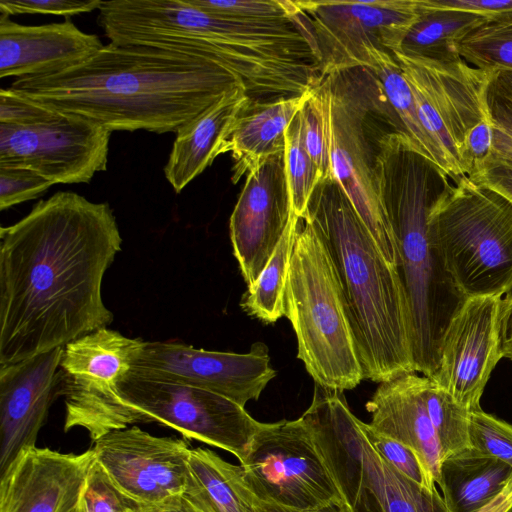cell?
<instances>
[{
	"label": "cell",
	"instance_id": "cell-38",
	"mask_svg": "<svg viewBox=\"0 0 512 512\" xmlns=\"http://www.w3.org/2000/svg\"><path fill=\"white\" fill-rule=\"evenodd\" d=\"M53 184L37 172L17 166H0V209L5 210L43 194Z\"/></svg>",
	"mask_w": 512,
	"mask_h": 512
},
{
	"label": "cell",
	"instance_id": "cell-20",
	"mask_svg": "<svg viewBox=\"0 0 512 512\" xmlns=\"http://www.w3.org/2000/svg\"><path fill=\"white\" fill-rule=\"evenodd\" d=\"M93 450H22L0 473V512H75Z\"/></svg>",
	"mask_w": 512,
	"mask_h": 512
},
{
	"label": "cell",
	"instance_id": "cell-34",
	"mask_svg": "<svg viewBox=\"0 0 512 512\" xmlns=\"http://www.w3.org/2000/svg\"><path fill=\"white\" fill-rule=\"evenodd\" d=\"M75 512H141V505L122 493L94 458Z\"/></svg>",
	"mask_w": 512,
	"mask_h": 512
},
{
	"label": "cell",
	"instance_id": "cell-33",
	"mask_svg": "<svg viewBox=\"0 0 512 512\" xmlns=\"http://www.w3.org/2000/svg\"><path fill=\"white\" fill-rule=\"evenodd\" d=\"M285 161L293 210L302 218L322 176L304 147L299 112L286 131Z\"/></svg>",
	"mask_w": 512,
	"mask_h": 512
},
{
	"label": "cell",
	"instance_id": "cell-30",
	"mask_svg": "<svg viewBox=\"0 0 512 512\" xmlns=\"http://www.w3.org/2000/svg\"><path fill=\"white\" fill-rule=\"evenodd\" d=\"M422 397L443 459L471 448L469 441L470 411L426 376H423L422 379Z\"/></svg>",
	"mask_w": 512,
	"mask_h": 512
},
{
	"label": "cell",
	"instance_id": "cell-23",
	"mask_svg": "<svg viewBox=\"0 0 512 512\" xmlns=\"http://www.w3.org/2000/svg\"><path fill=\"white\" fill-rule=\"evenodd\" d=\"M248 100L244 87L235 88L176 132L164 166L165 178L176 193L222 154L226 138Z\"/></svg>",
	"mask_w": 512,
	"mask_h": 512
},
{
	"label": "cell",
	"instance_id": "cell-17",
	"mask_svg": "<svg viewBox=\"0 0 512 512\" xmlns=\"http://www.w3.org/2000/svg\"><path fill=\"white\" fill-rule=\"evenodd\" d=\"M502 298H467L442 338L439 366L431 378L469 411L480 399L491 372L502 358Z\"/></svg>",
	"mask_w": 512,
	"mask_h": 512
},
{
	"label": "cell",
	"instance_id": "cell-1",
	"mask_svg": "<svg viewBox=\"0 0 512 512\" xmlns=\"http://www.w3.org/2000/svg\"><path fill=\"white\" fill-rule=\"evenodd\" d=\"M122 237L108 203L70 191L0 230V365L64 347L114 319L104 275Z\"/></svg>",
	"mask_w": 512,
	"mask_h": 512
},
{
	"label": "cell",
	"instance_id": "cell-25",
	"mask_svg": "<svg viewBox=\"0 0 512 512\" xmlns=\"http://www.w3.org/2000/svg\"><path fill=\"white\" fill-rule=\"evenodd\" d=\"M512 480V468L472 447L445 457L437 485L448 512H478Z\"/></svg>",
	"mask_w": 512,
	"mask_h": 512
},
{
	"label": "cell",
	"instance_id": "cell-5",
	"mask_svg": "<svg viewBox=\"0 0 512 512\" xmlns=\"http://www.w3.org/2000/svg\"><path fill=\"white\" fill-rule=\"evenodd\" d=\"M297 357L316 384L344 391L364 380L336 270L314 227L300 218L285 290Z\"/></svg>",
	"mask_w": 512,
	"mask_h": 512
},
{
	"label": "cell",
	"instance_id": "cell-37",
	"mask_svg": "<svg viewBox=\"0 0 512 512\" xmlns=\"http://www.w3.org/2000/svg\"><path fill=\"white\" fill-rule=\"evenodd\" d=\"M367 435L382 457L401 474L428 490H437L436 482L414 450L388 436L374 431L368 423Z\"/></svg>",
	"mask_w": 512,
	"mask_h": 512
},
{
	"label": "cell",
	"instance_id": "cell-11",
	"mask_svg": "<svg viewBox=\"0 0 512 512\" xmlns=\"http://www.w3.org/2000/svg\"><path fill=\"white\" fill-rule=\"evenodd\" d=\"M240 466L264 503L311 511L343 501L301 417L263 423Z\"/></svg>",
	"mask_w": 512,
	"mask_h": 512
},
{
	"label": "cell",
	"instance_id": "cell-46",
	"mask_svg": "<svg viewBox=\"0 0 512 512\" xmlns=\"http://www.w3.org/2000/svg\"><path fill=\"white\" fill-rule=\"evenodd\" d=\"M141 512H202L183 494L155 505H141Z\"/></svg>",
	"mask_w": 512,
	"mask_h": 512
},
{
	"label": "cell",
	"instance_id": "cell-43",
	"mask_svg": "<svg viewBox=\"0 0 512 512\" xmlns=\"http://www.w3.org/2000/svg\"><path fill=\"white\" fill-rule=\"evenodd\" d=\"M434 5L472 12L488 23L512 22V0H431Z\"/></svg>",
	"mask_w": 512,
	"mask_h": 512
},
{
	"label": "cell",
	"instance_id": "cell-27",
	"mask_svg": "<svg viewBox=\"0 0 512 512\" xmlns=\"http://www.w3.org/2000/svg\"><path fill=\"white\" fill-rule=\"evenodd\" d=\"M419 5L417 20L397 51L408 57L436 61L459 59L460 42L471 31L488 23L478 14L437 6L431 0H419Z\"/></svg>",
	"mask_w": 512,
	"mask_h": 512
},
{
	"label": "cell",
	"instance_id": "cell-10",
	"mask_svg": "<svg viewBox=\"0 0 512 512\" xmlns=\"http://www.w3.org/2000/svg\"><path fill=\"white\" fill-rule=\"evenodd\" d=\"M307 27L321 77L371 64L372 49L393 53L419 15V0L292 1Z\"/></svg>",
	"mask_w": 512,
	"mask_h": 512
},
{
	"label": "cell",
	"instance_id": "cell-47",
	"mask_svg": "<svg viewBox=\"0 0 512 512\" xmlns=\"http://www.w3.org/2000/svg\"><path fill=\"white\" fill-rule=\"evenodd\" d=\"M256 512H350L347 505L343 502H334L331 503L325 507H322L317 510H311V511H299V510H292L283 508L277 505H272L268 503H264L261 501L260 505L258 506Z\"/></svg>",
	"mask_w": 512,
	"mask_h": 512
},
{
	"label": "cell",
	"instance_id": "cell-9",
	"mask_svg": "<svg viewBox=\"0 0 512 512\" xmlns=\"http://www.w3.org/2000/svg\"><path fill=\"white\" fill-rule=\"evenodd\" d=\"M152 422L172 428L186 439L228 451L239 463L263 424L245 407L217 393L129 371L117 384L104 434Z\"/></svg>",
	"mask_w": 512,
	"mask_h": 512
},
{
	"label": "cell",
	"instance_id": "cell-6",
	"mask_svg": "<svg viewBox=\"0 0 512 512\" xmlns=\"http://www.w3.org/2000/svg\"><path fill=\"white\" fill-rule=\"evenodd\" d=\"M301 418L350 512H448L438 490L417 484L382 457L342 391L315 383Z\"/></svg>",
	"mask_w": 512,
	"mask_h": 512
},
{
	"label": "cell",
	"instance_id": "cell-14",
	"mask_svg": "<svg viewBox=\"0 0 512 512\" xmlns=\"http://www.w3.org/2000/svg\"><path fill=\"white\" fill-rule=\"evenodd\" d=\"M130 372L141 377L189 385L222 395L242 407L258 400L276 376L269 349L252 344L248 353L207 351L172 341H142Z\"/></svg>",
	"mask_w": 512,
	"mask_h": 512
},
{
	"label": "cell",
	"instance_id": "cell-2",
	"mask_svg": "<svg viewBox=\"0 0 512 512\" xmlns=\"http://www.w3.org/2000/svg\"><path fill=\"white\" fill-rule=\"evenodd\" d=\"M238 87H244L240 78L205 58L111 42L75 67L19 78L10 86L52 111L87 118L111 132L158 134L176 133Z\"/></svg>",
	"mask_w": 512,
	"mask_h": 512
},
{
	"label": "cell",
	"instance_id": "cell-42",
	"mask_svg": "<svg viewBox=\"0 0 512 512\" xmlns=\"http://www.w3.org/2000/svg\"><path fill=\"white\" fill-rule=\"evenodd\" d=\"M493 129L489 120L473 127L465 137L459 150V161L464 176H470L481 168L491 156Z\"/></svg>",
	"mask_w": 512,
	"mask_h": 512
},
{
	"label": "cell",
	"instance_id": "cell-35",
	"mask_svg": "<svg viewBox=\"0 0 512 512\" xmlns=\"http://www.w3.org/2000/svg\"><path fill=\"white\" fill-rule=\"evenodd\" d=\"M469 441L473 449L512 468V425L484 412L469 413Z\"/></svg>",
	"mask_w": 512,
	"mask_h": 512
},
{
	"label": "cell",
	"instance_id": "cell-29",
	"mask_svg": "<svg viewBox=\"0 0 512 512\" xmlns=\"http://www.w3.org/2000/svg\"><path fill=\"white\" fill-rule=\"evenodd\" d=\"M299 220L295 214L292 216L273 255L240 302L247 314L267 324L285 316L286 283Z\"/></svg>",
	"mask_w": 512,
	"mask_h": 512
},
{
	"label": "cell",
	"instance_id": "cell-15",
	"mask_svg": "<svg viewBox=\"0 0 512 512\" xmlns=\"http://www.w3.org/2000/svg\"><path fill=\"white\" fill-rule=\"evenodd\" d=\"M142 341L105 327L63 347L59 371L65 432L83 428L93 442L104 435L117 384L129 372Z\"/></svg>",
	"mask_w": 512,
	"mask_h": 512
},
{
	"label": "cell",
	"instance_id": "cell-32",
	"mask_svg": "<svg viewBox=\"0 0 512 512\" xmlns=\"http://www.w3.org/2000/svg\"><path fill=\"white\" fill-rule=\"evenodd\" d=\"M458 50L474 67L512 70V22L479 26L460 42Z\"/></svg>",
	"mask_w": 512,
	"mask_h": 512
},
{
	"label": "cell",
	"instance_id": "cell-22",
	"mask_svg": "<svg viewBox=\"0 0 512 512\" xmlns=\"http://www.w3.org/2000/svg\"><path fill=\"white\" fill-rule=\"evenodd\" d=\"M422 379L412 372L379 383L366 410L369 426L414 450L437 484L443 454L423 401Z\"/></svg>",
	"mask_w": 512,
	"mask_h": 512
},
{
	"label": "cell",
	"instance_id": "cell-16",
	"mask_svg": "<svg viewBox=\"0 0 512 512\" xmlns=\"http://www.w3.org/2000/svg\"><path fill=\"white\" fill-rule=\"evenodd\" d=\"M191 449L184 437L154 436L136 425L104 434L92 448L113 484L140 505L184 493Z\"/></svg>",
	"mask_w": 512,
	"mask_h": 512
},
{
	"label": "cell",
	"instance_id": "cell-26",
	"mask_svg": "<svg viewBox=\"0 0 512 512\" xmlns=\"http://www.w3.org/2000/svg\"><path fill=\"white\" fill-rule=\"evenodd\" d=\"M183 495L202 512H256L261 501L240 465L205 448H192Z\"/></svg>",
	"mask_w": 512,
	"mask_h": 512
},
{
	"label": "cell",
	"instance_id": "cell-4",
	"mask_svg": "<svg viewBox=\"0 0 512 512\" xmlns=\"http://www.w3.org/2000/svg\"><path fill=\"white\" fill-rule=\"evenodd\" d=\"M302 218L333 261L364 379L382 383L415 372L410 311L397 268L332 175L318 182Z\"/></svg>",
	"mask_w": 512,
	"mask_h": 512
},
{
	"label": "cell",
	"instance_id": "cell-48",
	"mask_svg": "<svg viewBox=\"0 0 512 512\" xmlns=\"http://www.w3.org/2000/svg\"><path fill=\"white\" fill-rule=\"evenodd\" d=\"M509 512H512V508L510 509V511H509Z\"/></svg>",
	"mask_w": 512,
	"mask_h": 512
},
{
	"label": "cell",
	"instance_id": "cell-24",
	"mask_svg": "<svg viewBox=\"0 0 512 512\" xmlns=\"http://www.w3.org/2000/svg\"><path fill=\"white\" fill-rule=\"evenodd\" d=\"M309 93L272 100L249 98L222 148L233 159V183L268 157L284 152L286 131Z\"/></svg>",
	"mask_w": 512,
	"mask_h": 512
},
{
	"label": "cell",
	"instance_id": "cell-31",
	"mask_svg": "<svg viewBox=\"0 0 512 512\" xmlns=\"http://www.w3.org/2000/svg\"><path fill=\"white\" fill-rule=\"evenodd\" d=\"M485 108L493 129V159L512 166V70H489Z\"/></svg>",
	"mask_w": 512,
	"mask_h": 512
},
{
	"label": "cell",
	"instance_id": "cell-19",
	"mask_svg": "<svg viewBox=\"0 0 512 512\" xmlns=\"http://www.w3.org/2000/svg\"><path fill=\"white\" fill-rule=\"evenodd\" d=\"M63 347L0 365V473L22 450L36 446L50 406L61 396Z\"/></svg>",
	"mask_w": 512,
	"mask_h": 512
},
{
	"label": "cell",
	"instance_id": "cell-3",
	"mask_svg": "<svg viewBox=\"0 0 512 512\" xmlns=\"http://www.w3.org/2000/svg\"><path fill=\"white\" fill-rule=\"evenodd\" d=\"M374 188L397 248V271L411 318L415 372H437L444 332L466 298L457 290L433 246L429 217L452 186L449 176L402 133L377 142Z\"/></svg>",
	"mask_w": 512,
	"mask_h": 512
},
{
	"label": "cell",
	"instance_id": "cell-8",
	"mask_svg": "<svg viewBox=\"0 0 512 512\" xmlns=\"http://www.w3.org/2000/svg\"><path fill=\"white\" fill-rule=\"evenodd\" d=\"M312 92L321 110L331 175L349 197L384 258L397 267L394 236L374 188L377 143L372 144L368 135V120L373 116L395 114L375 74L365 67L326 75Z\"/></svg>",
	"mask_w": 512,
	"mask_h": 512
},
{
	"label": "cell",
	"instance_id": "cell-45",
	"mask_svg": "<svg viewBox=\"0 0 512 512\" xmlns=\"http://www.w3.org/2000/svg\"><path fill=\"white\" fill-rule=\"evenodd\" d=\"M500 335L502 357L512 360V290L502 299Z\"/></svg>",
	"mask_w": 512,
	"mask_h": 512
},
{
	"label": "cell",
	"instance_id": "cell-39",
	"mask_svg": "<svg viewBox=\"0 0 512 512\" xmlns=\"http://www.w3.org/2000/svg\"><path fill=\"white\" fill-rule=\"evenodd\" d=\"M299 116L302 141L307 153L319 169L322 178L330 176V161L321 110L312 90L301 107Z\"/></svg>",
	"mask_w": 512,
	"mask_h": 512
},
{
	"label": "cell",
	"instance_id": "cell-7",
	"mask_svg": "<svg viewBox=\"0 0 512 512\" xmlns=\"http://www.w3.org/2000/svg\"><path fill=\"white\" fill-rule=\"evenodd\" d=\"M442 266L467 299L512 290V202L496 190L461 177L429 217Z\"/></svg>",
	"mask_w": 512,
	"mask_h": 512
},
{
	"label": "cell",
	"instance_id": "cell-12",
	"mask_svg": "<svg viewBox=\"0 0 512 512\" xmlns=\"http://www.w3.org/2000/svg\"><path fill=\"white\" fill-rule=\"evenodd\" d=\"M417 105L421 123L446 155L456 182L464 176L459 150L468 132L487 120L484 92L489 70L461 57L436 61L393 52Z\"/></svg>",
	"mask_w": 512,
	"mask_h": 512
},
{
	"label": "cell",
	"instance_id": "cell-36",
	"mask_svg": "<svg viewBox=\"0 0 512 512\" xmlns=\"http://www.w3.org/2000/svg\"><path fill=\"white\" fill-rule=\"evenodd\" d=\"M193 6L219 16L246 21H273L293 16L290 0H188Z\"/></svg>",
	"mask_w": 512,
	"mask_h": 512
},
{
	"label": "cell",
	"instance_id": "cell-21",
	"mask_svg": "<svg viewBox=\"0 0 512 512\" xmlns=\"http://www.w3.org/2000/svg\"><path fill=\"white\" fill-rule=\"evenodd\" d=\"M96 34L85 33L69 18L23 25L0 14V78L38 77L75 67L103 48Z\"/></svg>",
	"mask_w": 512,
	"mask_h": 512
},
{
	"label": "cell",
	"instance_id": "cell-18",
	"mask_svg": "<svg viewBox=\"0 0 512 512\" xmlns=\"http://www.w3.org/2000/svg\"><path fill=\"white\" fill-rule=\"evenodd\" d=\"M294 214L284 151L248 172L230 217L233 253L247 286L258 279Z\"/></svg>",
	"mask_w": 512,
	"mask_h": 512
},
{
	"label": "cell",
	"instance_id": "cell-44",
	"mask_svg": "<svg viewBox=\"0 0 512 512\" xmlns=\"http://www.w3.org/2000/svg\"><path fill=\"white\" fill-rule=\"evenodd\" d=\"M467 177L496 190L512 202V166L487 159L479 170Z\"/></svg>",
	"mask_w": 512,
	"mask_h": 512
},
{
	"label": "cell",
	"instance_id": "cell-40",
	"mask_svg": "<svg viewBox=\"0 0 512 512\" xmlns=\"http://www.w3.org/2000/svg\"><path fill=\"white\" fill-rule=\"evenodd\" d=\"M101 0H0V14H45L68 19L99 9Z\"/></svg>",
	"mask_w": 512,
	"mask_h": 512
},
{
	"label": "cell",
	"instance_id": "cell-13",
	"mask_svg": "<svg viewBox=\"0 0 512 512\" xmlns=\"http://www.w3.org/2000/svg\"><path fill=\"white\" fill-rule=\"evenodd\" d=\"M110 136L96 122L61 113L32 125L0 124V166L31 169L53 185L89 183L106 170Z\"/></svg>",
	"mask_w": 512,
	"mask_h": 512
},
{
	"label": "cell",
	"instance_id": "cell-28",
	"mask_svg": "<svg viewBox=\"0 0 512 512\" xmlns=\"http://www.w3.org/2000/svg\"><path fill=\"white\" fill-rule=\"evenodd\" d=\"M370 69L376 76L383 95L397 117L403 134L413 145L446 174L456 180L446 155L423 127L413 92L393 53L372 49Z\"/></svg>",
	"mask_w": 512,
	"mask_h": 512
},
{
	"label": "cell",
	"instance_id": "cell-41",
	"mask_svg": "<svg viewBox=\"0 0 512 512\" xmlns=\"http://www.w3.org/2000/svg\"><path fill=\"white\" fill-rule=\"evenodd\" d=\"M52 111L9 88L0 89V124L25 126L54 118Z\"/></svg>",
	"mask_w": 512,
	"mask_h": 512
}]
</instances>
